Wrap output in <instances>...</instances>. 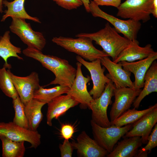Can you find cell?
Here are the masks:
<instances>
[{"mask_svg":"<svg viewBox=\"0 0 157 157\" xmlns=\"http://www.w3.org/2000/svg\"><path fill=\"white\" fill-rule=\"evenodd\" d=\"M22 53L25 56L33 58L54 74V79L46 86L58 84L70 88L76 76V69L67 60L56 56L43 54L36 49L27 47Z\"/></svg>","mask_w":157,"mask_h":157,"instance_id":"1","label":"cell"},{"mask_svg":"<svg viewBox=\"0 0 157 157\" xmlns=\"http://www.w3.org/2000/svg\"><path fill=\"white\" fill-rule=\"evenodd\" d=\"M76 37L88 38L100 46L103 51L112 61L115 60L120 53L130 43L131 41L121 36L116 30L107 22L103 28L92 33H81L76 35Z\"/></svg>","mask_w":157,"mask_h":157,"instance_id":"2","label":"cell"},{"mask_svg":"<svg viewBox=\"0 0 157 157\" xmlns=\"http://www.w3.org/2000/svg\"><path fill=\"white\" fill-rule=\"evenodd\" d=\"M77 38L56 37L52 39V41L67 50L90 61L98 59H101L105 56L109 57L103 51L97 49L91 39L85 37Z\"/></svg>","mask_w":157,"mask_h":157,"instance_id":"3","label":"cell"},{"mask_svg":"<svg viewBox=\"0 0 157 157\" xmlns=\"http://www.w3.org/2000/svg\"><path fill=\"white\" fill-rule=\"evenodd\" d=\"M89 8L90 13L92 16L107 21L118 32L122 34L125 38L131 41L136 39L141 26L140 22L131 19L122 20L109 14L101 10L93 1H90Z\"/></svg>","mask_w":157,"mask_h":157,"instance_id":"4","label":"cell"},{"mask_svg":"<svg viewBox=\"0 0 157 157\" xmlns=\"http://www.w3.org/2000/svg\"><path fill=\"white\" fill-rule=\"evenodd\" d=\"M90 124L94 139L101 147L109 153L113 150L118 140L132 128V124L119 127L111 125L103 127L92 120Z\"/></svg>","mask_w":157,"mask_h":157,"instance_id":"5","label":"cell"},{"mask_svg":"<svg viewBox=\"0 0 157 157\" xmlns=\"http://www.w3.org/2000/svg\"><path fill=\"white\" fill-rule=\"evenodd\" d=\"M11 18L12 21L9 26L11 32L17 35L28 47L42 51L46 44V40L43 34L33 31L30 24L27 23L25 19Z\"/></svg>","mask_w":157,"mask_h":157,"instance_id":"6","label":"cell"},{"mask_svg":"<svg viewBox=\"0 0 157 157\" xmlns=\"http://www.w3.org/2000/svg\"><path fill=\"white\" fill-rule=\"evenodd\" d=\"M115 86L113 82L110 81L106 85L101 96L94 99L89 106L91 110L92 120L95 123L103 127L111 126L107 114L108 106L112 103L111 99L113 96Z\"/></svg>","mask_w":157,"mask_h":157,"instance_id":"7","label":"cell"},{"mask_svg":"<svg viewBox=\"0 0 157 157\" xmlns=\"http://www.w3.org/2000/svg\"><path fill=\"white\" fill-rule=\"evenodd\" d=\"M154 0H126L117 8V17L143 23L150 19Z\"/></svg>","mask_w":157,"mask_h":157,"instance_id":"8","label":"cell"},{"mask_svg":"<svg viewBox=\"0 0 157 157\" xmlns=\"http://www.w3.org/2000/svg\"><path fill=\"white\" fill-rule=\"evenodd\" d=\"M5 137L16 141H26L35 149L41 144V135L37 131L31 130L14 123L0 122V138Z\"/></svg>","mask_w":157,"mask_h":157,"instance_id":"9","label":"cell"},{"mask_svg":"<svg viewBox=\"0 0 157 157\" xmlns=\"http://www.w3.org/2000/svg\"><path fill=\"white\" fill-rule=\"evenodd\" d=\"M141 89L129 87H115L113 91L115 101L110 113V122L113 121L129 109L139 95Z\"/></svg>","mask_w":157,"mask_h":157,"instance_id":"10","label":"cell"},{"mask_svg":"<svg viewBox=\"0 0 157 157\" xmlns=\"http://www.w3.org/2000/svg\"><path fill=\"white\" fill-rule=\"evenodd\" d=\"M76 58L78 62L83 65L90 73L93 86L89 92V94L92 96L93 99L99 97L103 93L106 84L111 81L104 74L105 68L102 67L101 59H98L89 62L78 55Z\"/></svg>","mask_w":157,"mask_h":157,"instance_id":"11","label":"cell"},{"mask_svg":"<svg viewBox=\"0 0 157 157\" xmlns=\"http://www.w3.org/2000/svg\"><path fill=\"white\" fill-rule=\"evenodd\" d=\"M76 71L74 81L66 94L72 97L80 104L82 108H89L93 101L92 97L87 89V84L91 80L89 76H84L83 74L82 64L78 62L76 63Z\"/></svg>","mask_w":157,"mask_h":157,"instance_id":"12","label":"cell"},{"mask_svg":"<svg viewBox=\"0 0 157 157\" xmlns=\"http://www.w3.org/2000/svg\"><path fill=\"white\" fill-rule=\"evenodd\" d=\"M8 69L13 83L24 105L33 98L35 91L40 86L38 74L35 72L25 77L16 76Z\"/></svg>","mask_w":157,"mask_h":157,"instance_id":"13","label":"cell"},{"mask_svg":"<svg viewBox=\"0 0 157 157\" xmlns=\"http://www.w3.org/2000/svg\"><path fill=\"white\" fill-rule=\"evenodd\" d=\"M76 139V142L72 141L71 143L74 149L76 150L78 157H104L109 154L85 131H82Z\"/></svg>","mask_w":157,"mask_h":157,"instance_id":"14","label":"cell"},{"mask_svg":"<svg viewBox=\"0 0 157 157\" xmlns=\"http://www.w3.org/2000/svg\"><path fill=\"white\" fill-rule=\"evenodd\" d=\"M101 60V64L108 72L106 76L113 82L115 88H134L133 83L131 79V72L124 69L119 63L112 61L109 56L104 57Z\"/></svg>","mask_w":157,"mask_h":157,"instance_id":"15","label":"cell"},{"mask_svg":"<svg viewBox=\"0 0 157 157\" xmlns=\"http://www.w3.org/2000/svg\"><path fill=\"white\" fill-rule=\"evenodd\" d=\"M157 122V107L133 124L131 129L123 137L140 136L142 143L146 144L148 137Z\"/></svg>","mask_w":157,"mask_h":157,"instance_id":"16","label":"cell"},{"mask_svg":"<svg viewBox=\"0 0 157 157\" xmlns=\"http://www.w3.org/2000/svg\"><path fill=\"white\" fill-rule=\"evenodd\" d=\"M157 59V52L155 51L148 57L137 61H122L118 63L124 69L133 74L135 77L133 82L134 88L138 90L143 87L145 74L152 63Z\"/></svg>","mask_w":157,"mask_h":157,"instance_id":"17","label":"cell"},{"mask_svg":"<svg viewBox=\"0 0 157 157\" xmlns=\"http://www.w3.org/2000/svg\"><path fill=\"white\" fill-rule=\"evenodd\" d=\"M47 104V123L48 125L51 126L53 119H58L70 108L79 103L71 96L67 94L59 96Z\"/></svg>","mask_w":157,"mask_h":157,"instance_id":"18","label":"cell"},{"mask_svg":"<svg viewBox=\"0 0 157 157\" xmlns=\"http://www.w3.org/2000/svg\"><path fill=\"white\" fill-rule=\"evenodd\" d=\"M139 44L136 39L131 41L113 61L116 63L122 61L133 62L145 58L155 52L150 44H148L144 47H141Z\"/></svg>","mask_w":157,"mask_h":157,"instance_id":"19","label":"cell"},{"mask_svg":"<svg viewBox=\"0 0 157 157\" xmlns=\"http://www.w3.org/2000/svg\"><path fill=\"white\" fill-rule=\"evenodd\" d=\"M107 156V157H136L142 143L141 137L134 136L124 138Z\"/></svg>","mask_w":157,"mask_h":157,"instance_id":"20","label":"cell"},{"mask_svg":"<svg viewBox=\"0 0 157 157\" xmlns=\"http://www.w3.org/2000/svg\"><path fill=\"white\" fill-rule=\"evenodd\" d=\"M143 88L133 103L135 108H138L142 99L153 92H157V63L155 60L147 71L144 78Z\"/></svg>","mask_w":157,"mask_h":157,"instance_id":"21","label":"cell"},{"mask_svg":"<svg viewBox=\"0 0 157 157\" xmlns=\"http://www.w3.org/2000/svg\"><path fill=\"white\" fill-rule=\"evenodd\" d=\"M45 103L33 98L24 105V111L29 126V129L37 131L43 117L42 112Z\"/></svg>","mask_w":157,"mask_h":157,"instance_id":"22","label":"cell"},{"mask_svg":"<svg viewBox=\"0 0 157 157\" xmlns=\"http://www.w3.org/2000/svg\"><path fill=\"white\" fill-rule=\"evenodd\" d=\"M25 0H14L9 2L3 0V5L7 9L5 11V14L2 17L1 22H4L8 17H10L29 19L35 22L41 23L38 18L30 16L26 11L24 8Z\"/></svg>","mask_w":157,"mask_h":157,"instance_id":"23","label":"cell"},{"mask_svg":"<svg viewBox=\"0 0 157 157\" xmlns=\"http://www.w3.org/2000/svg\"><path fill=\"white\" fill-rule=\"evenodd\" d=\"M10 33L9 31H7L0 37V57L4 61L3 66L8 69L11 67V65L7 62L9 58L13 57L20 60H23L22 58L18 55L21 53V48L14 46L11 43Z\"/></svg>","mask_w":157,"mask_h":157,"instance_id":"24","label":"cell"},{"mask_svg":"<svg viewBox=\"0 0 157 157\" xmlns=\"http://www.w3.org/2000/svg\"><path fill=\"white\" fill-rule=\"evenodd\" d=\"M157 107L156 103L148 108L138 110L133 108L129 109L113 121L110 122L111 125L121 127L125 125L133 124L137 121L143 116Z\"/></svg>","mask_w":157,"mask_h":157,"instance_id":"25","label":"cell"},{"mask_svg":"<svg viewBox=\"0 0 157 157\" xmlns=\"http://www.w3.org/2000/svg\"><path fill=\"white\" fill-rule=\"evenodd\" d=\"M68 86L59 85L50 88H44L40 86L34 92L33 98L48 104L56 97L64 94H67L69 89Z\"/></svg>","mask_w":157,"mask_h":157,"instance_id":"26","label":"cell"},{"mask_svg":"<svg viewBox=\"0 0 157 157\" xmlns=\"http://www.w3.org/2000/svg\"><path fill=\"white\" fill-rule=\"evenodd\" d=\"M2 142L3 157H23L25 148L24 141H16L5 137L0 138Z\"/></svg>","mask_w":157,"mask_h":157,"instance_id":"27","label":"cell"},{"mask_svg":"<svg viewBox=\"0 0 157 157\" xmlns=\"http://www.w3.org/2000/svg\"><path fill=\"white\" fill-rule=\"evenodd\" d=\"M6 68L3 66L0 69V88L6 95L13 99L18 95Z\"/></svg>","mask_w":157,"mask_h":157,"instance_id":"28","label":"cell"},{"mask_svg":"<svg viewBox=\"0 0 157 157\" xmlns=\"http://www.w3.org/2000/svg\"><path fill=\"white\" fill-rule=\"evenodd\" d=\"M13 104L15 112L13 122L18 125L29 129L28 122L24 111V105L19 95L13 99Z\"/></svg>","mask_w":157,"mask_h":157,"instance_id":"29","label":"cell"},{"mask_svg":"<svg viewBox=\"0 0 157 157\" xmlns=\"http://www.w3.org/2000/svg\"><path fill=\"white\" fill-rule=\"evenodd\" d=\"M147 138L146 145L138 150L136 157H147L149 152L157 146V124L154 126Z\"/></svg>","mask_w":157,"mask_h":157,"instance_id":"30","label":"cell"},{"mask_svg":"<svg viewBox=\"0 0 157 157\" xmlns=\"http://www.w3.org/2000/svg\"><path fill=\"white\" fill-rule=\"evenodd\" d=\"M55 2L59 6L68 10L76 9L83 5L81 0H57Z\"/></svg>","mask_w":157,"mask_h":157,"instance_id":"31","label":"cell"},{"mask_svg":"<svg viewBox=\"0 0 157 157\" xmlns=\"http://www.w3.org/2000/svg\"><path fill=\"white\" fill-rule=\"evenodd\" d=\"M61 157H71L74 149L69 140L65 139L62 144L59 146Z\"/></svg>","mask_w":157,"mask_h":157,"instance_id":"32","label":"cell"},{"mask_svg":"<svg viewBox=\"0 0 157 157\" xmlns=\"http://www.w3.org/2000/svg\"><path fill=\"white\" fill-rule=\"evenodd\" d=\"M75 132L74 128L72 124L65 123L62 124L60 129V135L65 139L71 138Z\"/></svg>","mask_w":157,"mask_h":157,"instance_id":"33","label":"cell"},{"mask_svg":"<svg viewBox=\"0 0 157 157\" xmlns=\"http://www.w3.org/2000/svg\"><path fill=\"white\" fill-rule=\"evenodd\" d=\"M98 6H110L117 8L121 3V1L119 0H93Z\"/></svg>","mask_w":157,"mask_h":157,"instance_id":"34","label":"cell"},{"mask_svg":"<svg viewBox=\"0 0 157 157\" xmlns=\"http://www.w3.org/2000/svg\"><path fill=\"white\" fill-rule=\"evenodd\" d=\"M151 14L155 18H157V0H154L151 10Z\"/></svg>","mask_w":157,"mask_h":157,"instance_id":"35","label":"cell"},{"mask_svg":"<svg viewBox=\"0 0 157 157\" xmlns=\"http://www.w3.org/2000/svg\"><path fill=\"white\" fill-rule=\"evenodd\" d=\"M86 11L90 13L89 4L90 0H81Z\"/></svg>","mask_w":157,"mask_h":157,"instance_id":"36","label":"cell"},{"mask_svg":"<svg viewBox=\"0 0 157 157\" xmlns=\"http://www.w3.org/2000/svg\"><path fill=\"white\" fill-rule=\"evenodd\" d=\"M3 0H0V13H2L3 12Z\"/></svg>","mask_w":157,"mask_h":157,"instance_id":"37","label":"cell"},{"mask_svg":"<svg viewBox=\"0 0 157 157\" xmlns=\"http://www.w3.org/2000/svg\"><path fill=\"white\" fill-rule=\"evenodd\" d=\"M53 0V1H54L56 2V1L57 0Z\"/></svg>","mask_w":157,"mask_h":157,"instance_id":"38","label":"cell"},{"mask_svg":"<svg viewBox=\"0 0 157 157\" xmlns=\"http://www.w3.org/2000/svg\"><path fill=\"white\" fill-rule=\"evenodd\" d=\"M119 0L121 1L122 0Z\"/></svg>","mask_w":157,"mask_h":157,"instance_id":"39","label":"cell"}]
</instances>
